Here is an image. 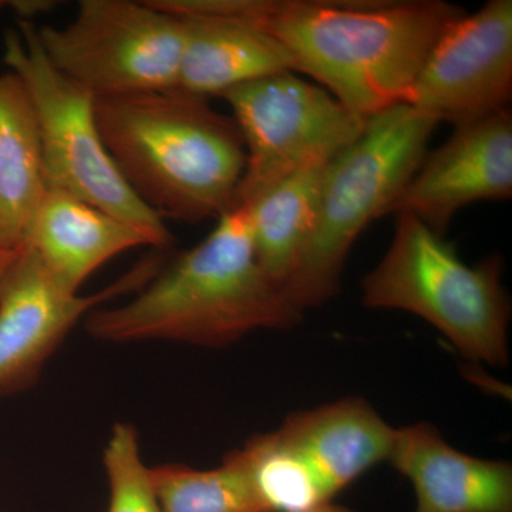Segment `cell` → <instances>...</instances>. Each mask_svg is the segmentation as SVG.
Returning a JSON list of instances; mask_svg holds the SVG:
<instances>
[{"label": "cell", "instance_id": "cell-17", "mask_svg": "<svg viewBox=\"0 0 512 512\" xmlns=\"http://www.w3.org/2000/svg\"><path fill=\"white\" fill-rule=\"evenodd\" d=\"M326 164L299 171L242 205L247 208L256 261L281 288L288 284L311 237Z\"/></svg>", "mask_w": 512, "mask_h": 512}, {"label": "cell", "instance_id": "cell-20", "mask_svg": "<svg viewBox=\"0 0 512 512\" xmlns=\"http://www.w3.org/2000/svg\"><path fill=\"white\" fill-rule=\"evenodd\" d=\"M110 485L109 512H161L151 468L141 458L136 427L117 423L104 448Z\"/></svg>", "mask_w": 512, "mask_h": 512}, {"label": "cell", "instance_id": "cell-10", "mask_svg": "<svg viewBox=\"0 0 512 512\" xmlns=\"http://www.w3.org/2000/svg\"><path fill=\"white\" fill-rule=\"evenodd\" d=\"M161 256L140 262L94 295L62 288L37 256L23 247L0 288V396L25 392L79 320L104 302L146 286Z\"/></svg>", "mask_w": 512, "mask_h": 512}, {"label": "cell", "instance_id": "cell-8", "mask_svg": "<svg viewBox=\"0 0 512 512\" xmlns=\"http://www.w3.org/2000/svg\"><path fill=\"white\" fill-rule=\"evenodd\" d=\"M222 99L231 106L247 153L235 207L299 171L329 163L367 121L293 72L242 84Z\"/></svg>", "mask_w": 512, "mask_h": 512}, {"label": "cell", "instance_id": "cell-19", "mask_svg": "<svg viewBox=\"0 0 512 512\" xmlns=\"http://www.w3.org/2000/svg\"><path fill=\"white\" fill-rule=\"evenodd\" d=\"M151 478L161 512H265L232 453L211 470L161 464L151 468Z\"/></svg>", "mask_w": 512, "mask_h": 512}, {"label": "cell", "instance_id": "cell-15", "mask_svg": "<svg viewBox=\"0 0 512 512\" xmlns=\"http://www.w3.org/2000/svg\"><path fill=\"white\" fill-rule=\"evenodd\" d=\"M181 20L184 46L174 89L178 92L208 100L242 84L293 72L291 57L265 30L238 20Z\"/></svg>", "mask_w": 512, "mask_h": 512}, {"label": "cell", "instance_id": "cell-11", "mask_svg": "<svg viewBox=\"0 0 512 512\" xmlns=\"http://www.w3.org/2000/svg\"><path fill=\"white\" fill-rule=\"evenodd\" d=\"M512 197L510 109L456 127L439 150L424 157L386 214H409L444 237L461 208Z\"/></svg>", "mask_w": 512, "mask_h": 512}, {"label": "cell", "instance_id": "cell-5", "mask_svg": "<svg viewBox=\"0 0 512 512\" xmlns=\"http://www.w3.org/2000/svg\"><path fill=\"white\" fill-rule=\"evenodd\" d=\"M501 275L500 256L467 265L444 237L400 214L386 255L363 279V305L420 316L464 359L504 367L511 303Z\"/></svg>", "mask_w": 512, "mask_h": 512}, {"label": "cell", "instance_id": "cell-16", "mask_svg": "<svg viewBox=\"0 0 512 512\" xmlns=\"http://www.w3.org/2000/svg\"><path fill=\"white\" fill-rule=\"evenodd\" d=\"M46 190L35 107L15 73H0V248L25 247Z\"/></svg>", "mask_w": 512, "mask_h": 512}, {"label": "cell", "instance_id": "cell-9", "mask_svg": "<svg viewBox=\"0 0 512 512\" xmlns=\"http://www.w3.org/2000/svg\"><path fill=\"white\" fill-rule=\"evenodd\" d=\"M511 97L512 0H490L448 26L404 104L457 127L510 109Z\"/></svg>", "mask_w": 512, "mask_h": 512}, {"label": "cell", "instance_id": "cell-6", "mask_svg": "<svg viewBox=\"0 0 512 512\" xmlns=\"http://www.w3.org/2000/svg\"><path fill=\"white\" fill-rule=\"evenodd\" d=\"M3 59L35 107L47 187L144 229L156 248L170 247V229L138 200L107 151L97 123L96 96L47 60L35 23L18 20V28L6 32Z\"/></svg>", "mask_w": 512, "mask_h": 512}, {"label": "cell", "instance_id": "cell-4", "mask_svg": "<svg viewBox=\"0 0 512 512\" xmlns=\"http://www.w3.org/2000/svg\"><path fill=\"white\" fill-rule=\"evenodd\" d=\"M437 124L409 104H396L369 117L362 134L326 164L311 237L285 286L299 311L340 291L350 249L419 170Z\"/></svg>", "mask_w": 512, "mask_h": 512}, {"label": "cell", "instance_id": "cell-1", "mask_svg": "<svg viewBox=\"0 0 512 512\" xmlns=\"http://www.w3.org/2000/svg\"><path fill=\"white\" fill-rule=\"evenodd\" d=\"M463 15L441 0H259L252 25L281 43L293 72L369 119L406 101L437 40Z\"/></svg>", "mask_w": 512, "mask_h": 512}, {"label": "cell", "instance_id": "cell-2", "mask_svg": "<svg viewBox=\"0 0 512 512\" xmlns=\"http://www.w3.org/2000/svg\"><path fill=\"white\" fill-rule=\"evenodd\" d=\"M302 311L255 258L247 208H231L210 235L160 269L136 298L84 320L110 343L168 340L224 348L259 329H291Z\"/></svg>", "mask_w": 512, "mask_h": 512}, {"label": "cell", "instance_id": "cell-7", "mask_svg": "<svg viewBox=\"0 0 512 512\" xmlns=\"http://www.w3.org/2000/svg\"><path fill=\"white\" fill-rule=\"evenodd\" d=\"M36 32L53 67L96 97L177 86L183 20L148 0H83L72 22L36 26Z\"/></svg>", "mask_w": 512, "mask_h": 512}, {"label": "cell", "instance_id": "cell-22", "mask_svg": "<svg viewBox=\"0 0 512 512\" xmlns=\"http://www.w3.org/2000/svg\"><path fill=\"white\" fill-rule=\"evenodd\" d=\"M305 512H353L348 507H343V505L328 503L320 505V507L313 508V510L305 511Z\"/></svg>", "mask_w": 512, "mask_h": 512}, {"label": "cell", "instance_id": "cell-21", "mask_svg": "<svg viewBox=\"0 0 512 512\" xmlns=\"http://www.w3.org/2000/svg\"><path fill=\"white\" fill-rule=\"evenodd\" d=\"M22 248H0V288H2L3 282H5L6 275L9 274L10 268H12V265L15 264L16 259H18Z\"/></svg>", "mask_w": 512, "mask_h": 512}, {"label": "cell", "instance_id": "cell-3", "mask_svg": "<svg viewBox=\"0 0 512 512\" xmlns=\"http://www.w3.org/2000/svg\"><path fill=\"white\" fill-rule=\"evenodd\" d=\"M124 181L161 220L198 224L235 207L247 153L234 119L178 90L96 97Z\"/></svg>", "mask_w": 512, "mask_h": 512}, {"label": "cell", "instance_id": "cell-12", "mask_svg": "<svg viewBox=\"0 0 512 512\" xmlns=\"http://www.w3.org/2000/svg\"><path fill=\"white\" fill-rule=\"evenodd\" d=\"M390 464L412 484L413 512H512V466L468 456L430 423L394 429Z\"/></svg>", "mask_w": 512, "mask_h": 512}, {"label": "cell", "instance_id": "cell-14", "mask_svg": "<svg viewBox=\"0 0 512 512\" xmlns=\"http://www.w3.org/2000/svg\"><path fill=\"white\" fill-rule=\"evenodd\" d=\"M332 497L387 461L394 429L360 397L292 414L275 430Z\"/></svg>", "mask_w": 512, "mask_h": 512}, {"label": "cell", "instance_id": "cell-13", "mask_svg": "<svg viewBox=\"0 0 512 512\" xmlns=\"http://www.w3.org/2000/svg\"><path fill=\"white\" fill-rule=\"evenodd\" d=\"M25 245L47 274L73 293L121 252L156 248L144 229L53 187H47L37 207Z\"/></svg>", "mask_w": 512, "mask_h": 512}, {"label": "cell", "instance_id": "cell-18", "mask_svg": "<svg viewBox=\"0 0 512 512\" xmlns=\"http://www.w3.org/2000/svg\"><path fill=\"white\" fill-rule=\"evenodd\" d=\"M231 453L265 512H305L333 501L318 476L275 430L258 434Z\"/></svg>", "mask_w": 512, "mask_h": 512}]
</instances>
